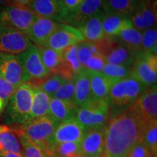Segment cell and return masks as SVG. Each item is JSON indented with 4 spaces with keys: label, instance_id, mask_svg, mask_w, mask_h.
<instances>
[{
    "label": "cell",
    "instance_id": "cell-26",
    "mask_svg": "<svg viewBox=\"0 0 157 157\" xmlns=\"http://www.w3.org/2000/svg\"><path fill=\"white\" fill-rule=\"evenodd\" d=\"M50 97L41 90L34 88V97L31 105L30 119H38L49 116Z\"/></svg>",
    "mask_w": 157,
    "mask_h": 157
},
{
    "label": "cell",
    "instance_id": "cell-42",
    "mask_svg": "<svg viewBox=\"0 0 157 157\" xmlns=\"http://www.w3.org/2000/svg\"><path fill=\"white\" fill-rule=\"evenodd\" d=\"M31 0H10L9 5H20L28 7Z\"/></svg>",
    "mask_w": 157,
    "mask_h": 157
},
{
    "label": "cell",
    "instance_id": "cell-23",
    "mask_svg": "<svg viewBox=\"0 0 157 157\" xmlns=\"http://www.w3.org/2000/svg\"><path fill=\"white\" fill-rule=\"evenodd\" d=\"M104 13L101 12L95 16L90 17L78 29L83 35L84 40L88 42H95L105 36L102 29V20Z\"/></svg>",
    "mask_w": 157,
    "mask_h": 157
},
{
    "label": "cell",
    "instance_id": "cell-3",
    "mask_svg": "<svg viewBox=\"0 0 157 157\" xmlns=\"http://www.w3.org/2000/svg\"><path fill=\"white\" fill-rule=\"evenodd\" d=\"M58 125L50 116L28 121L15 129L40 148L46 157L53 146L52 136Z\"/></svg>",
    "mask_w": 157,
    "mask_h": 157
},
{
    "label": "cell",
    "instance_id": "cell-25",
    "mask_svg": "<svg viewBox=\"0 0 157 157\" xmlns=\"http://www.w3.org/2000/svg\"><path fill=\"white\" fill-rule=\"evenodd\" d=\"M0 152H12L23 154L19 135L13 128L4 126L0 130Z\"/></svg>",
    "mask_w": 157,
    "mask_h": 157
},
{
    "label": "cell",
    "instance_id": "cell-8",
    "mask_svg": "<svg viewBox=\"0 0 157 157\" xmlns=\"http://www.w3.org/2000/svg\"><path fill=\"white\" fill-rule=\"evenodd\" d=\"M17 56L22 66L23 83L42 79L50 74L41 60L36 45L31 44L26 50Z\"/></svg>",
    "mask_w": 157,
    "mask_h": 157
},
{
    "label": "cell",
    "instance_id": "cell-29",
    "mask_svg": "<svg viewBox=\"0 0 157 157\" xmlns=\"http://www.w3.org/2000/svg\"><path fill=\"white\" fill-rule=\"evenodd\" d=\"M137 0H104L103 11L104 13H111L129 16L134 10Z\"/></svg>",
    "mask_w": 157,
    "mask_h": 157
},
{
    "label": "cell",
    "instance_id": "cell-19",
    "mask_svg": "<svg viewBox=\"0 0 157 157\" xmlns=\"http://www.w3.org/2000/svg\"><path fill=\"white\" fill-rule=\"evenodd\" d=\"M92 100L90 71L84 69L75 76L74 103L77 107H83Z\"/></svg>",
    "mask_w": 157,
    "mask_h": 157
},
{
    "label": "cell",
    "instance_id": "cell-20",
    "mask_svg": "<svg viewBox=\"0 0 157 157\" xmlns=\"http://www.w3.org/2000/svg\"><path fill=\"white\" fill-rule=\"evenodd\" d=\"M77 108L74 103H67L56 98H51L49 116L59 124L74 118Z\"/></svg>",
    "mask_w": 157,
    "mask_h": 157
},
{
    "label": "cell",
    "instance_id": "cell-45",
    "mask_svg": "<svg viewBox=\"0 0 157 157\" xmlns=\"http://www.w3.org/2000/svg\"><path fill=\"white\" fill-rule=\"evenodd\" d=\"M4 107H5V106H4V104L2 103V101L0 100V112H1V111L3 109Z\"/></svg>",
    "mask_w": 157,
    "mask_h": 157
},
{
    "label": "cell",
    "instance_id": "cell-4",
    "mask_svg": "<svg viewBox=\"0 0 157 157\" xmlns=\"http://www.w3.org/2000/svg\"><path fill=\"white\" fill-rule=\"evenodd\" d=\"M34 97V87L23 84L17 88L7 103L5 121L9 124H23L30 119V113Z\"/></svg>",
    "mask_w": 157,
    "mask_h": 157
},
{
    "label": "cell",
    "instance_id": "cell-35",
    "mask_svg": "<svg viewBox=\"0 0 157 157\" xmlns=\"http://www.w3.org/2000/svg\"><path fill=\"white\" fill-rule=\"evenodd\" d=\"M17 133L18 134L20 140H21L23 157H45L42 151L35 143L21 133L17 132Z\"/></svg>",
    "mask_w": 157,
    "mask_h": 157
},
{
    "label": "cell",
    "instance_id": "cell-36",
    "mask_svg": "<svg viewBox=\"0 0 157 157\" xmlns=\"http://www.w3.org/2000/svg\"><path fill=\"white\" fill-rule=\"evenodd\" d=\"M142 53H148L155 45L157 44L156 27L154 26L143 31Z\"/></svg>",
    "mask_w": 157,
    "mask_h": 157
},
{
    "label": "cell",
    "instance_id": "cell-14",
    "mask_svg": "<svg viewBox=\"0 0 157 157\" xmlns=\"http://www.w3.org/2000/svg\"><path fill=\"white\" fill-rule=\"evenodd\" d=\"M104 127H96L85 131L80 145L82 157H98L104 151Z\"/></svg>",
    "mask_w": 157,
    "mask_h": 157
},
{
    "label": "cell",
    "instance_id": "cell-33",
    "mask_svg": "<svg viewBox=\"0 0 157 157\" xmlns=\"http://www.w3.org/2000/svg\"><path fill=\"white\" fill-rule=\"evenodd\" d=\"M142 142L155 156H157V121L145 127Z\"/></svg>",
    "mask_w": 157,
    "mask_h": 157
},
{
    "label": "cell",
    "instance_id": "cell-41",
    "mask_svg": "<svg viewBox=\"0 0 157 157\" xmlns=\"http://www.w3.org/2000/svg\"><path fill=\"white\" fill-rule=\"evenodd\" d=\"M106 63L105 58L103 57L97 56H93L88 61L86 69L90 71H98L101 72L104 65Z\"/></svg>",
    "mask_w": 157,
    "mask_h": 157
},
{
    "label": "cell",
    "instance_id": "cell-21",
    "mask_svg": "<svg viewBox=\"0 0 157 157\" xmlns=\"http://www.w3.org/2000/svg\"><path fill=\"white\" fill-rule=\"evenodd\" d=\"M132 27L128 16L111 13H104L102 29L105 36H116L124 29Z\"/></svg>",
    "mask_w": 157,
    "mask_h": 157
},
{
    "label": "cell",
    "instance_id": "cell-12",
    "mask_svg": "<svg viewBox=\"0 0 157 157\" xmlns=\"http://www.w3.org/2000/svg\"><path fill=\"white\" fill-rule=\"evenodd\" d=\"M31 44L26 34L7 27L0 21V52L19 55Z\"/></svg>",
    "mask_w": 157,
    "mask_h": 157
},
{
    "label": "cell",
    "instance_id": "cell-7",
    "mask_svg": "<svg viewBox=\"0 0 157 157\" xmlns=\"http://www.w3.org/2000/svg\"><path fill=\"white\" fill-rule=\"evenodd\" d=\"M129 76L146 88L156 85L157 56L150 52L137 55L131 66Z\"/></svg>",
    "mask_w": 157,
    "mask_h": 157
},
{
    "label": "cell",
    "instance_id": "cell-30",
    "mask_svg": "<svg viewBox=\"0 0 157 157\" xmlns=\"http://www.w3.org/2000/svg\"><path fill=\"white\" fill-rule=\"evenodd\" d=\"M82 156L79 143H62L53 144L47 157Z\"/></svg>",
    "mask_w": 157,
    "mask_h": 157
},
{
    "label": "cell",
    "instance_id": "cell-46",
    "mask_svg": "<svg viewBox=\"0 0 157 157\" xmlns=\"http://www.w3.org/2000/svg\"><path fill=\"white\" fill-rule=\"evenodd\" d=\"M3 127H4V126H1V125H0V130H1V129H2Z\"/></svg>",
    "mask_w": 157,
    "mask_h": 157
},
{
    "label": "cell",
    "instance_id": "cell-15",
    "mask_svg": "<svg viewBox=\"0 0 157 157\" xmlns=\"http://www.w3.org/2000/svg\"><path fill=\"white\" fill-rule=\"evenodd\" d=\"M85 131L75 118H73L57 126L52 136V143H80Z\"/></svg>",
    "mask_w": 157,
    "mask_h": 157
},
{
    "label": "cell",
    "instance_id": "cell-16",
    "mask_svg": "<svg viewBox=\"0 0 157 157\" xmlns=\"http://www.w3.org/2000/svg\"><path fill=\"white\" fill-rule=\"evenodd\" d=\"M60 23L46 17H37L26 36L36 46L43 47Z\"/></svg>",
    "mask_w": 157,
    "mask_h": 157
},
{
    "label": "cell",
    "instance_id": "cell-6",
    "mask_svg": "<svg viewBox=\"0 0 157 157\" xmlns=\"http://www.w3.org/2000/svg\"><path fill=\"white\" fill-rule=\"evenodd\" d=\"M37 18L26 6L7 5L0 10V21L7 27L26 34Z\"/></svg>",
    "mask_w": 157,
    "mask_h": 157
},
{
    "label": "cell",
    "instance_id": "cell-31",
    "mask_svg": "<svg viewBox=\"0 0 157 157\" xmlns=\"http://www.w3.org/2000/svg\"><path fill=\"white\" fill-rule=\"evenodd\" d=\"M131 66H119L106 63L102 68L101 73L106 76L110 81L115 82L129 76Z\"/></svg>",
    "mask_w": 157,
    "mask_h": 157
},
{
    "label": "cell",
    "instance_id": "cell-5",
    "mask_svg": "<svg viewBox=\"0 0 157 157\" xmlns=\"http://www.w3.org/2000/svg\"><path fill=\"white\" fill-rule=\"evenodd\" d=\"M74 118L85 130L104 127L109 119L107 102L91 100L84 106L77 108Z\"/></svg>",
    "mask_w": 157,
    "mask_h": 157
},
{
    "label": "cell",
    "instance_id": "cell-40",
    "mask_svg": "<svg viewBox=\"0 0 157 157\" xmlns=\"http://www.w3.org/2000/svg\"><path fill=\"white\" fill-rule=\"evenodd\" d=\"M127 157H157L153 155L147 147L140 142L133 147Z\"/></svg>",
    "mask_w": 157,
    "mask_h": 157
},
{
    "label": "cell",
    "instance_id": "cell-34",
    "mask_svg": "<svg viewBox=\"0 0 157 157\" xmlns=\"http://www.w3.org/2000/svg\"><path fill=\"white\" fill-rule=\"evenodd\" d=\"M74 83L75 77L66 81L51 98H56L67 103H74Z\"/></svg>",
    "mask_w": 157,
    "mask_h": 157
},
{
    "label": "cell",
    "instance_id": "cell-43",
    "mask_svg": "<svg viewBox=\"0 0 157 157\" xmlns=\"http://www.w3.org/2000/svg\"><path fill=\"white\" fill-rule=\"evenodd\" d=\"M0 157H23V155L17 153L0 152Z\"/></svg>",
    "mask_w": 157,
    "mask_h": 157
},
{
    "label": "cell",
    "instance_id": "cell-27",
    "mask_svg": "<svg viewBox=\"0 0 157 157\" xmlns=\"http://www.w3.org/2000/svg\"><path fill=\"white\" fill-rule=\"evenodd\" d=\"M136 56L128 48L119 43L105 56V62L110 64L131 66Z\"/></svg>",
    "mask_w": 157,
    "mask_h": 157
},
{
    "label": "cell",
    "instance_id": "cell-1",
    "mask_svg": "<svg viewBox=\"0 0 157 157\" xmlns=\"http://www.w3.org/2000/svg\"><path fill=\"white\" fill-rule=\"evenodd\" d=\"M145 126L130 107L108 119L104 152L108 157H127L135 145L142 142Z\"/></svg>",
    "mask_w": 157,
    "mask_h": 157
},
{
    "label": "cell",
    "instance_id": "cell-47",
    "mask_svg": "<svg viewBox=\"0 0 157 157\" xmlns=\"http://www.w3.org/2000/svg\"><path fill=\"white\" fill-rule=\"evenodd\" d=\"M79 157H82V156H79Z\"/></svg>",
    "mask_w": 157,
    "mask_h": 157
},
{
    "label": "cell",
    "instance_id": "cell-38",
    "mask_svg": "<svg viewBox=\"0 0 157 157\" xmlns=\"http://www.w3.org/2000/svg\"><path fill=\"white\" fill-rule=\"evenodd\" d=\"M82 1V0H59L63 13V24H67L69 17L76 11Z\"/></svg>",
    "mask_w": 157,
    "mask_h": 157
},
{
    "label": "cell",
    "instance_id": "cell-18",
    "mask_svg": "<svg viewBox=\"0 0 157 157\" xmlns=\"http://www.w3.org/2000/svg\"><path fill=\"white\" fill-rule=\"evenodd\" d=\"M104 0H82L76 11L68 19L67 25L78 29L88 19L103 11Z\"/></svg>",
    "mask_w": 157,
    "mask_h": 157
},
{
    "label": "cell",
    "instance_id": "cell-24",
    "mask_svg": "<svg viewBox=\"0 0 157 157\" xmlns=\"http://www.w3.org/2000/svg\"><path fill=\"white\" fill-rule=\"evenodd\" d=\"M115 38L136 56L142 53V34L133 27L124 29Z\"/></svg>",
    "mask_w": 157,
    "mask_h": 157
},
{
    "label": "cell",
    "instance_id": "cell-17",
    "mask_svg": "<svg viewBox=\"0 0 157 157\" xmlns=\"http://www.w3.org/2000/svg\"><path fill=\"white\" fill-rule=\"evenodd\" d=\"M28 7L37 17L63 23V13L59 0H31Z\"/></svg>",
    "mask_w": 157,
    "mask_h": 157
},
{
    "label": "cell",
    "instance_id": "cell-9",
    "mask_svg": "<svg viewBox=\"0 0 157 157\" xmlns=\"http://www.w3.org/2000/svg\"><path fill=\"white\" fill-rule=\"evenodd\" d=\"M130 108L145 127L157 121L156 85L147 88Z\"/></svg>",
    "mask_w": 157,
    "mask_h": 157
},
{
    "label": "cell",
    "instance_id": "cell-37",
    "mask_svg": "<svg viewBox=\"0 0 157 157\" xmlns=\"http://www.w3.org/2000/svg\"><path fill=\"white\" fill-rule=\"evenodd\" d=\"M93 56L88 43L86 41L76 44V58L83 69H86V66L90 58Z\"/></svg>",
    "mask_w": 157,
    "mask_h": 157
},
{
    "label": "cell",
    "instance_id": "cell-13",
    "mask_svg": "<svg viewBox=\"0 0 157 157\" xmlns=\"http://www.w3.org/2000/svg\"><path fill=\"white\" fill-rule=\"evenodd\" d=\"M0 76L16 87L24 84L22 66L17 55L0 52Z\"/></svg>",
    "mask_w": 157,
    "mask_h": 157
},
{
    "label": "cell",
    "instance_id": "cell-44",
    "mask_svg": "<svg viewBox=\"0 0 157 157\" xmlns=\"http://www.w3.org/2000/svg\"><path fill=\"white\" fill-rule=\"evenodd\" d=\"M10 5V0H0V10Z\"/></svg>",
    "mask_w": 157,
    "mask_h": 157
},
{
    "label": "cell",
    "instance_id": "cell-2",
    "mask_svg": "<svg viewBox=\"0 0 157 157\" xmlns=\"http://www.w3.org/2000/svg\"><path fill=\"white\" fill-rule=\"evenodd\" d=\"M147 89L134 78L128 76L111 84L107 97L109 119L129 109Z\"/></svg>",
    "mask_w": 157,
    "mask_h": 157
},
{
    "label": "cell",
    "instance_id": "cell-28",
    "mask_svg": "<svg viewBox=\"0 0 157 157\" xmlns=\"http://www.w3.org/2000/svg\"><path fill=\"white\" fill-rule=\"evenodd\" d=\"M41 60L50 74L57 73L62 65V52L46 47L37 46Z\"/></svg>",
    "mask_w": 157,
    "mask_h": 157
},
{
    "label": "cell",
    "instance_id": "cell-10",
    "mask_svg": "<svg viewBox=\"0 0 157 157\" xmlns=\"http://www.w3.org/2000/svg\"><path fill=\"white\" fill-rule=\"evenodd\" d=\"M84 41L83 35L77 28L60 23L58 28L51 35L43 47L63 52L72 45L77 44Z\"/></svg>",
    "mask_w": 157,
    "mask_h": 157
},
{
    "label": "cell",
    "instance_id": "cell-22",
    "mask_svg": "<svg viewBox=\"0 0 157 157\" xmlns=\"http://www.w3.org/2000/svg\"><path fill=\"white\" fill-rule=\"evenodd\" d=\"M89 71L92 100L106 101L110 88L113 82L110 81L101 72Z\"/></svg>",
    "mask_w": 157,
    "mask_h": 157
},
{
    "label": "cell",
    "instance_id": "cell-11",
    "mask_svg": "<svg viewBox=\"0 0 157 157\" xmlns=\"http://www.w3.org/2000/svg\"><path fill=\"white\" fill-rule=\"evenodd\" d=\"M128 17L133 28L140 32L156 26V0H137Z\"/></svg>",
    "mask_w": 157,
    "mask_h": 157
},
{
    "label": "cell",
    "instance_id": "cell-32",
    "mask_svg": "<svg viewBox=\"0 0 157 157\" xmlns=\"http://www.w3.org/2000/svg\"><path fill=\"white\" fill-rule=\"evenodd\" d=\"M67 79L57 73L50 74L45 77L36 89L41 90L51 98L53 94L63 84Z\"/></svg>",
    "mask_w": 157,
    "mask_h": 157
},
{
    "label": "cell",
    "instance_id": "cell-39",
    "mask_svg": "<svg viewBox=\"0 0 157 157\" xmlns=\"http://www.w3.org/2000/svg\"><path fill=\"white\" fill-rule=\"evenodd\" d=\"M17 88L0 76V100L2 101L4 106L7 105L10 99L14 94Z\"/></svg>",
    "mask_w": 157,
    "mask_h": 157
}]
</instances>
